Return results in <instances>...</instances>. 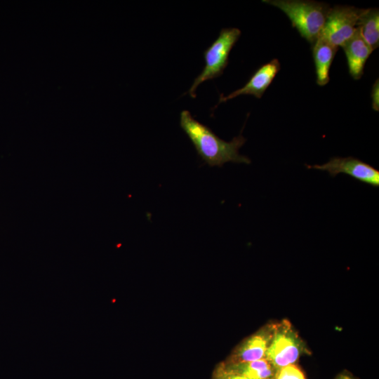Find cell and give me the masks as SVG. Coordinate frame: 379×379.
<instances>
[{
	"label": "cell",
	"mask_w": 379,
	"mask_h": 379,
	"mask_svg": "<svg viewBox=\"0 0 379 379\" xmlns=\"http://www.w3.org/2000/svg\"><path fill=\"white\" fill-rule=\"evenodd\" d=\"M180 126L191 140L197 154L210 166L221 167L227 162L251 163L248 157L239 152L246 141L241 134L230 142H226L207 126L194 119L187 110L181 112Z\"/></svg>",
	"instance_id": "6da1fadb"
},
{
	"label": "cell",
	"mask_w": 379,
	"mask_h": 379,
	"mask_svg": "<svg viewBox=\"0 0 379 379\" xmlns=\"http://www.w3.org/2000/svg\"><path fill=\"white\" fill-rule=\"evenodd\" d=\"M282 11L302 37L312 45L319 38L331 8L327 4L302 0H265Z\"/></svg>",
	"instance_id": "7a4b0ae2"
},
{
	"label": "cell",
	"mask_w": 379,
	"mask_h": 379,
	"mask_svg": "<svg viewBox=\"0 0 379 379\" xmlns=\"http://www.w3.org/2000/svg\"><path fill=\"white\" fill-rule=\"evenodd\" d=\"M241 31L236 27L221 29L218 38L204 52L205 66L194 79L188 93L196 98V89L205 81L220 77L227 66L230 53L238 41Z\"/></svg>",
	"instance_id": "3957f363"
},
{
	"label": "cell",
	"mask_w": 379,
	"mask_h": 379,
	"mask_svg": "<svg viewBox=\"0 0 379 379\" xmlns=\"http://www.w3.org/2000/svg\"><path fill=\"white\" fill-rule=\"evenodd\" d=\"M306 352V347L291 324L286 319L275 323L274 331L265 358L277 369L295 364Z\"/></svg>",
	"instance_id": "277c9868"
},
{
	"label": "cell",
	"mask_w": 379,
	"mask_h": 379,
	"mask_svg": "<svg viewBox=\"0 0 379 379\" xmlns=\"http://www.w3.org/2000/svg\"><path fill=\"white\" fill-rule=\"evenodd\" d=\"M364 8L336 5L331 8L319 37L334 46H342L356 33L357 25Z\"/></svg>",
	"instance_id": "5b68a950"
},
{
	"label": "cell",
	"mask_w": 379,
	"mask_h": 379,
	"mask_svg": "<svg viewBox=\"0 0 379 379\" xmlns=\"http://www.w3.org/2000/svg\"><path fill=\"white\" fill-rule=\"evenodd\" d=\"M305 166L307 168L327 171L332 178L344 173L373 187L379 186V171L355 157H334L322 165Z\"/></svg>",
	"instance_id": "8992f818"
},
{
	"label": "cell",
	"mask_w": 379,
	"mask_h": 379,
	"mask_svg": "<svg viewBox=\"0 0 379 379\" xmlns=\"http://www.w3.org/2000/svg\"><path fill=\"white\" fill-rule=\"evenodd\" d=\"M280 67V62L276 58L262 65L253 73L243 87L232 92L227 96H223L221 94L218 104L241 95H251L260 98L279 72Z\"/></svg>",
	"instance_id": "52a82bcc"
},
{
	"label": "cell",
	"mask_w": 379,
	"mask_h": 379,
	"mask_svg": "<svg viewBox=\"0 0 379 379\" xmlns=\"http://www.w3.org/2000/svg\"><path fill=\"white\" fill-rule=\"evenodd\" d=\"M274 326L275 323H270L248 338L237 349L230 363L248 362L265 358Z\"/></svg>",
	"instance_id": "ba28073f"
},
{
	"label": "cell",
	"mask_w": 379,
	"mask_h": 379,
	"mask_svg": "<svg viewBox=\"0 0 379 379\" xmlns=\"http://www.w3.org/2000/svg\"><path fill=\"white\" fill-rule=\"evenodd\" d=\"M345 51L349 73L354 79H359L364 73L366 62L372 49L361 37L358 30L342 46Z\"/></svg>",
	"instance_id": "9c48e42d"
},
{
	"label": "cell",
	"mask_w": 379,
	"mask_h": 379,
	"mask_svg": "<svg viewBox=\"0 0 379 379\" xmlns=\"http://www.w3.org/2000/svg\"><path fill=\"white\" fill-rule=\"evenodd\" d=\"M338 48L319 37L312 44L317 83L324 86L329 81V70Z\"/></svg>",
	"instance_id": "30bf717a"
},
{
	"label": "cell",
	"mask_w": 379,
	"mask_h": 379,
	"mask_svg": "<svg viewBox=\"0 0 379 379\" xmlns=\"http://www.w3.org/2000/svg\"><path fill=\"white\" fill-rule=\"evenodd\" d=\"M225 366L249 379H275L278 370L266 358L248 362L228 363Z\"/></svg>",
	"instance_id": "8fae6325"
},
{
	"label": "cell",
	"mask_w": 379,
	"mask_h": 379,
	"mask_svg": "<svg viewBox=\"0 0 379 379\" xmlns=\"http://www.w3.org/2000/svg\"><path fill=\"white\" fill-rule=\"evenodd\" d=\"M357 30L373 51L379 46V11L378 8H366L357 25Z\"/></svg>",
	"instance_id": "7c38bea8"
},
{
	"label": "cell",
	"mask_w": 379,
	"mask_h": 379,
	"mask_svg": "<svg viewBox=\"0 0 379 379\" xmlns=\"http://www.w3.org/2000/svg\"><path fill=\"white\" fill-rule=\"evenodd\" d=\"M275 379H305V377L298 366L290 364L279 368Z\"/></svg>",
	"instance_id": "4fadbf2b"
},
{
	"label": "cell",
	"mask_w": 379,
	"mask_h": 379,
	"mask_svg": "<svg viewBox=\"0 0 379 379\" xmlns=\"http://www.w3.org/2000/svg\"><path fill=\"white\" fill-rule=\"evenodd\" d=\"M213 379H249V378L229 369L224 364L218 368L213 377Z\"/></svg>",
	"instance_id": "5bb4252c"
},
{
	"label": "cell",
	"mask_w": 379,
	"mask_h": 379,
	"mask_svg": "<svg viewBox=\"0 0 379 379\" xmlns=\"http://www.w3.org/2000/svg\"><path fill=\"white\" fill-rule=\"evenodd\" d=\"M378 87V80H377L375 82L371 91L372 107L375 111H378L379 109Z\"/></svg>",
	"instance_id": "9a60e30c"
},
{
	"label": "cell",
	"mask_w": 379,
	"mask_h": 379,
	"mask_svg": "<svg viewBox=\"0 0 379 379\" xmlns=\"http://www.w3.org/2000/svg\"><path fill=\"white\" fill-rule=\"evenodd\" d=\"M336 379H354L350 375L342 374L340 375Z\"/></svg>",
	"instance_id": "2e32d148"
}]
</instances>
